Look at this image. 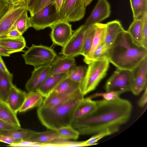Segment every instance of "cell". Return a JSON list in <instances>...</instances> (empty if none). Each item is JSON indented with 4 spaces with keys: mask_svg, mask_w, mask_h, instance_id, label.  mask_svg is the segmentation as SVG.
<instances>
[{
    "mask_svg": "<svg viewBox=\"0 0 147 147\" xmlns=\"http://www.w3.org/2000/svg\"><path fill=\"white\" fill-rule=\"evenodd\" d=\"M67 77V73L50 74L36 91L40 93L44 97H45L60 82Z\"/></svg>",
    "mask_w": 147,
    "mask_h": 147,
    "instance_id": "cell-17",
    "label": "cell"
},
{
    "mask_svg": "<svg viewBox=\"0 0 147 147\" xmlns=\"http://www.w3.org/2000/svg\"><path fill=\"white\" fill-rule=\"evenodd\" d=\"M109 50L103 41L94 50L90 58L85 63L88 64L92 61L103 58L109 59Z\"/></svg>",
    "mask_w": 147,
    "mask_h": 147,
    "instance_id": "cell-34",
    "label": "cell"
},
{
    "mask_svg": "<svg viewBox=\"0 0 147 147\" xmlns=\"http://www.w3.org/2000/svg\"><path fill=\"white\" fill-rule=\"evenodd\" d=\"M26 8L25 5L16 7L0 20V38L5 35L11 29L16 21Z\"/></svg>",
    "mask_w": 147,
    "mask_h": 147,
    "instance_id": "cell-14",
    "label": "cell"
},
{
    "mask_svg": "<svg viewBox=\"0 0 147 147\" xmlns=\"http://www.w3.org/2000/svg\"><path fill=\"white\" fill-rule=\"evenodd\" d=\"M15 52L12 50L7 49L0 45V56L3 57H9L10 55Z\"/></svg>",
    "mask_w": 147,
    "mask_h": 147,
    "instance_id": "cell-45",
    "label": "cell"
},
{
    "mask_svg": "<svg viewBox=\"0 0 147 147\" xmlns=\"http://www.w3.org/2000/svg\"><path fill=\"white\" fill-rule=\"evenodd\" d=\"M22 35L17 29H11L8 33L3 37L8 38H17Z\"/></svg>",
    "mask_w": 147,
    "mask_h": 147,
    "instance_id": "cell-44",
    "label": "cell"
},
{
    "mask_svg": "<svg viewBox=\"0 0 147 147\" xmlns=\"http://www.w3.org/2000/svg\"><path fill=\"white\" fill-rule=\"evenodd\" d=\"M13 75L0 70V98L6 102L12 85Z\"/></svg>",
    "mask_w": 147,
    "mask_h": 147,
    "instance_id": "cell-25",
    "label": "cell"
},
{
    "mask_svg": "<svg viewBox=\"0 0 147 147\" xmlns=\"http://www.w3.org/2000/svg\"><path fill=\"white\" fill-rule=\"evenodd\" d=\"M86 7L84 0H63L59 13L62 20L78 21L84 18Z\"/></svg>",
    "mask_w": 147,
    "mask_h": 147,
    "instance_id": "cell-7",
    "label": "cell"
},
{
    "mask_svg": "<svg viewBox=\"0 0 147 147\" xmlns=\"http://www.w3.org/2000/svg\"><path fill=\"white\" fill-rule=\"evenodd\" d=\"M58 139L66 140L57 130L50 129V130L42 132L35 131L28 140L26 141L36 142L44 144Z\"/></svg>",
    "mask_w": 147,
    "mask_h": 147,
    "instance_id": "cell-23",
    "label": "cell"
},
{
    "mask_svg": "<svg viewBox=\"0 0 147 147\" xmlns=\"http://www.w3.org/2000/svg\"><path fill=\"white\" fill-rule=\"evenodd\" d=\"M14 1H19L24 3L26 5L27 0H13Z\"/></svg>",
    "mask_w": 147,
    "mask_h": 147,
    "instance_id": "cell-50",
    "label": "cell"
},
{
    "mask_svg": "<svg viewBox=\"0 0 147 147\" xmlns=\"http://www.w3.org/2000/svg\"><path fill=\"white\" fill-rule=\"evenodd\" d=\"M122 94L118 92H106L103 93H97L91 95L89 97L92 99L97 97H102L104 100L110 101L114 100L119 97Z\"/></svg>",
    "mask_w": 147,
    "mask_h": 147,
    "instance_id": "cell-38",
    "label": "cell"
},
{
    "mask_svg": "<svg viewBox=\"0 0 147 147\" xmlns=\"http://www.w3.org/2000/svg\"><path fill=\"white\" fill-rule=\"evenodd\" d=\"M108 58L95 60L89 64L84 80L80 88L84 96L94 90L106 76L109 65Z\"/></svg>",
    "mask_w": 147,
    "mask_h": 147,
    "instance_id": "cell-4",
    "label": "cell"
},
{
    "mask_svg": "<svg viewBox=\"0 0 147 147\" xmlns=\"http://www.w3.org/2000/svg\"><path fill=\"white\" fill-rule=\"evenodd\" d=\"M131 80L130 71L117 68L106 83V92H118L123 94L131 91Z\"/></svg>",
    "mask_w": 147,
    "mask_h": 147,
    "instance_id": "cell-8",
    "label": "cell"
},
{
    "mask_svg": "<svg viewBox=\"0 0 147 147\" xmlns=\"http://www.w3.org/2000/svg\"><path fill=\"white\" fill-rule=\"evenodd\" d=\"M0 119L7 123L21 127L17 113L5 101L0 100Z\"/></svg>",
    "mask_w": 147,
    "mask_h": 147,
    "instance_id": "cell-24",
    "label": "cell"
},
{
    "mask_svg": "<svg viewBox=\"0 0 147 147\" xmlns=\"http://www.w3.org/2000/svg\"><path fill=\"white\" fill-rule=\"evenodd\" d=\"M26 45V40L22 35L17 38H0V45L15 53L22 51Z\"/></svg>",
    "mask_w": 147,
    "mask_h": 147,
    "instance_id": "cell-26",
    "label": "cell"
},
{
    "mask_svg": "<svg viewBox=\"0 0 147 147\" xmlns=\"http://www.w3.org/2000/svg\"><path fill=\"white\" fill-rule=\"evenodd\" d=\"M22 56L25 64L33 66L34 69L51 65L57 56L51 48L34 44L22 54Z\"/></svg>",
    "mask_w": 147,
    "mask_h": 147,
    "instance_id": "cell-5",
    "label": "cell"
},
{
    "mask_svg": "<svg viewBox=\"0 0 147 147\" xmlns=\"http://www.w3.org/2000/svg\"><path fill=\"white\" fill-rule=\"evenodd\" d=\"M87 70V68L85 66L75 65L67 73V77L81 85L85 78Z\"/></svg>",
    "mask_w": 147,
    "mask_h": 147,
    "instance_id": "cell-33",
    "label": "cell"
},
{
    "mask_svg": "<svg viewBox=\"0 0 147 147\" xmlns=\"http://www.w3.org/2000/svg\"><path fill=\"white\" fill-rule=\"evenodd\" d=\"M111 13V7L107 0H98L97 2L84 24L88 26L100 22L109 17Z\"/></svg>",
    "mask_w": 147,
    "mask_h": 147,
    "instance_id": "cell-12",
    "label": "cell"
},
{
    "mask_svg": "<svg viewBox=\"0 0 147 147\" xmlns=\"http://www.w3.org/2000/svg\"><path fill=\"white\" fill-rule=\"evenodd\" d=\"M147 57V49L135 44L124 30L117 35L109 50V59L117 68L130 71Z\"/></svg>",
    "mask_w": 147,
    "mask_h": 147,
    "instance_id": "cell-2",
    "label": "cell"
},
{
    "mask_svg": "<svg viewBox=\"0 0 147 147\" xmlns=\"http://www.w3.org/2000/svg\"><path fill=\"white\" fill-rule=\"evenodd\" d=\"M86 27V26L83 25L73 32L67 42L63 47L60 53L61 55L74 57L81 54Z\"/></svg>",
    "mask_w": 147,
    "mask_h": 147,
    "instance_id": "cell-10",
    "label": "cell"
},
{
    "mask_svg": "<svg viewBox=\"0 0 147 147\" xmlns=\"http://www.w3.org/2000/svg\"><path fill=\"white\" fill-rule=\"evenodd\" d=\"M147 102V87L144 90L143 94L139 100L138 105L140 107H144L146 105Z\"/></svg>",
    "mask_w": 147,
    "mask_h": 147,
    "instance_id": "cell-43",
    "label": "cell"
},
{
    "mask_svg": "<svg viewBox=\"0 0 147 147\" xmlns=\"http://www.w3.org/2000/svg\"><path fill=\"white\" fill-rule=\"evenodd\" d=\"M134 20L140 19L147 13V0H129Z\"/></svg>",
    "mask_w": 147,
    "mask_h": 147,
    "instance_id": "cell-31",
    "label": "cell"
},
{
    "mask_svg": "<svg viewBox=\"0 0 147 147\" xmlns=\"http://www.w3.org/2000/svg\"><path fill=\"white\" fill-rule=\"evenodd\" d=\"M93 111L83 117L74 119L71 126L80 135H93L111 128H120L129 120L132 106L128 100L119 97L112 100H96Z\"/></svg>",
    "mask_w": 147,
    "mask_h": 147,
    "instance_id": "cell-1",
    "label": "cell"
},
{
    "mask_svg": "<svg viewBox=\"0 0 147 147\" xmlns=\"http://www.w3.org/2000/svg\"><path fill=\"white\" fill-rule=\"evenodd\" d=\"M51 69V65L34 69L25 85L26 90L28 92L36 91L50 75Z\"/></svg>",
    "mask_w": 147,
    "mask_h": 147,
    "instance_id": "cell-13",
    "label": "cell"
},
{
    "mask_svg": "<svg viewBox=\"0 0 147 147\" xmlns=\"http://www.w3.org/2000/svg\"><path fill=\"white\" fill-rule=\"evenodd\" d=\"M28 11L26 8L16 21L11 29H16L23 34L31 27L30 17L28 16Z\"/></svg>",
    "mask_w": 147,
    "mask_h": 147,
    "instance_id": "cell-32",
    "label": "cell"
},
{
    "mask_svg": "<svg viewBox=\"0 0 147 147\" xmlns=\"http://www.w3.org/2000/svg\"><path fill=\"white\" fill-rule=\"evenodd\" d=\"M127 31L135 44L144 47L143 45L142 22L141 19L134 20Z\"/></svg>",
    "mask_w": 147,
    "mask_h": 147,
    "instance_id": "cell-27",
    "label": "cell"
},
{
    "mask_svg": "<svg viewBox=\"0 0 147 147\" xmlns=\"http://www.w3.org/2000/svg\"><path fill=\"white\" fill-rule=\"evenodd\" d=\"M26 93L13 84L10 90L6 102L17 113L24 100Z\"/></svg>",
    "mask_w": 147,
    "mask_h": 147,
    "instance_id": "cell-18",
    "label": "cell"
},
{
    "mask_svg": "<svg viewBox=\"0 0 147 147\" xmlns=\"http://www.w3.org/2000/svg\"><path fill=\"white\" fill-rule=\"evenodd\" d=\"M129 71L131 80V91L137 96L147 87V57Z\"/></svg>",
    "mask_w": 147,
    "mask_h": 147,
    "instance_id": "cell-9",
    "label": "cell"
},
{
    "mask_svg": "<svg viewBox=\"0 0 147 147\" xmlns=\"http://www.w3.org/2000/svg\"><path fill=\"white\" fill-rule=\"evenodd\" d=\"M84 95L80 94L68 101L55 106L38 108L37 113L42 124L48 129L57 130L71 125L76 109Z\"/></svg>",
    "mask_w": 147,
    "mask_h": 147,
    "instance_id": "cell-3",
    "label": "cell"
},
{
    "mask_svg": "<svg viewBox=\"0 0 147 147\" xmlns=\"http://www.w3.org/2000/svg\"><path fill=\"white\" fill-rule=\"evenodd\" d=\"M22 128L5 122L0 119V134L11 131L18 130Z\"/></svg>",
    "mask_w": 147,
    "mask_h": 147,
    "instance_id": "cell-39",
    "label": "cell"
},
{
    "mask_svg": "<svg viewBox=\"0 0 147 147\" xmlns=\"http://www.w3.org/2000/svg\"><path fill=\"white\" fill-rule=\"evenodd\" d=\"M81 86L80 84L67 77L60 82L50 93L57 95H66L80 88Z\"/></svg>",
    "mask_w": 147,
    "mask_h": 147,
    "instance_id": "cell-20",
    "label": "cell"
},
{
    "mask_svg": "<svg viewBox=\"0 0 147 147\" xmlns=\"http://www.w3.org/2000/svg\"><path fill=\"white\" fill-rule=\"evenodd\" d=\"M63 0H53V2L57 11L59 12Z\"/></svg>",
    "mask_w": 147,
    "mask_h": 147,
    "instance_id": "cell-47",
    "label": "cell"
},
{
    "mask_svg": "<svg viewBox=\"0 0 147 147\" xmlns=\"http://www.w3.org/2000/svg\"><path fill=\"white\" fill-rule=\"evenodd\" d=\"M119 127H114L107 129L94 134L88 140L81 141L82 146L96 145L99 140L102 138L117 132Z\"/></svg>",
    "mask_w": 147,
    "mask_h": 147,
    "instance_id": "cell-30",
    "label": "cell"
},
{
    "mask_svg": "<svg viewBox=\"0 0 147 147\" xmlns=\"http://www.w3.org/2000/svg\"><path fill=\"white\" fill-rule=\"evenodd\" d=\"M75 65L74 57L64 55L57 56L51 64L50 74L67 73Z\"/></svg>",
    "mask_w": 147,
    "mask_h": 147,
    "instance_id": "cell-15",
    "label": "cell"
},
{
    "mask_svg": "<svg viewBox=\"0 0 147 147\" xmlns=\"http://www.w3.org/2000/svg\"><path fill=\"white\" fill-rule=\"evenodd\" d=\"M35 132L30 129L22 128L19 130L9 131L0 135L19 139L22 141H26Z\"/></svg>",
    "mask_w": 147,
    "mask_h": 147,
    "instance_id": "cell-35",
    "label": "cell"
},
{
    "mask_svg": "<svg viewBox=\"0 0 147 147\" xmlns=\"http://www.w3.org/2000/svg\"><path fill=\"white\" fill-rule=\"evenodd\" d=\"M105 24L104 41L105 47L109 50L118 34L124 29L118 20L112 21Z\"/></svg>",
    "mask_w": 147,
    "mask_h": 147,
    "instance_id": "cell-16",
    "label": "cell"
},
{
    "mask_svg": "<svg viewBox=\"0 0 147 147\" xmlns=\"http://www.w3.org/2000/svg\"><path fill=\"white\" fill-rule=\"evenodd\" d=\"M44 97L39 92L35 91L26 93L24 102L18 111L24 112L35 107H39L42 104Z\"/></svg>",
    "mask_w": 147,
    "mask_h": 147,
    "instance_id": "cell-21",
    "label": "cell"
},
{
    "mask_svg": "<svg viewBox=\"0 0 147 147\" xmlns=\"http://www.w3.org/2000/svg\"><path fill=\"white\" fill-rule=\"evenodd\" d=\"M51 39L53 44L63 47L71 36L73 31L69 22L61 20L50 27Z\"/></svg>",
    "mask_w": 147,
    "mask_h": 147,
    "instance_id": "cell-11",
    "label": "cell"
},
{
    "mask_svg": "<svg viewBox=\"0 0 147 147\" xmlns=\"http://www.w3.org/2000/svg\"><path fill=\"white\" fill-rule=\"evenodd\" d=\"M140 19L142 22L143 45L145 48L147 49V13Z\"/></svg>",
    "mask_w": 147,
    "mask_h": 147,
    "instance_id": "cell-40",
    "label": "cell"
},
{
    "mask_svg": "<svg viewBox=\"0 0 147 147\" xmlns=\"http://www.w3.org/2000/svg\"><path fill=\"white\" fill-rule=\"evenodd\" d=\"M68 140H56L47 144L43 146H81V142L69 141Z\"/></svg>",
    "mask_w": 147,
    "mask_h": 147,
    "instance_id": "cell-37",
    "label": "cell"
},
{
    "mask_svg": "<svg viewBox=\"0 0 147 147\" xmlns=\"http://www.w3.org/2000/svg\"><path fill=\"white\" fill-rule=\"evenodd\" d=\"M57 131L66 140H76L80 135L79 132L71 125L61 127Z\"/></svg>",
    "mask_w": 147,
    "mask_h": 147,
    "instance_id": "cell-36",
    "label": "cell"
},
{
    "mask_svg": "<svg viewBox=\"0 0 147 147\" xmlns=\"http://www.w3.org/2000/svg\"><path fill=\"white\" fill-rule=\"evenodd\" d=\"M96 105V100H93L89 97H84L80 100L76 109L74 119L80 118L88 115L94 110Z\"/></svg>",
    "mask_w": 147,
    "mask_h": 147,
    "instance_id": "cell-22",
    "label": "cell"
},
{
    "mask_svg": "<svg viewBox=\"0 0 147 147\" xmlns=\"http://www.w3.org/2000/svg\"><path fill=\"white\" fill-rule=\"evenodd\" d=\"M53 1L30 16L31 27L36 30H39L50 27L57 22L62 20L59 12H57L56 10Z\"/></svg>",
    "mask_w": 147,
    "mask_h": 147,
    "instance_id": "cell-6",
    "label": "cell"
},
{
    "mask_svg": "<svg viewBox=\"0 0 147 147\" xmlns=\"http://www.w3.org/2000/svg\"><path fill=\"white\" fill-rule=\"evenodd\" d=\"M38 0H27L26 8L30 13L32 11L33 8Z\"/></svg>",
    "mask_w": 147,
    "mask_h": 147,
    "instance_id": "cell-46",
    "label": "cell"
},
{
    "mask_svg": "<svg viewBox=\"0 0 147 147\" xmlns=\"http://www.w3.org/2000/svg\"><path fill=\"white\" fill-rule=\"evenodd\" d=\"M0 100H1V98H0Z\"/></svg>",
    "mask_w": 147,
    "mask_h": 147,
    "instance_id": "cell-51",
    "label": "cell"
},
{
    "mask_svg": "<svg viewBox=\"0 0 147 147\" xmlns=\"http://www.w3.org/2000/svg\"><path fill=\"white\" fill-rule=\"evenodd\" d=\"M53 0H38L34 6L30 13V16L34 15L48 5Z\"/></svg>",
    "mask_w": 147,
    "mask_h": 147,
    "instance_id": "cell-41",
    "label": "cell"
},
{
    "mask_svg": "<svg viewBox=\"0 0 147 147\" xmlns=\"http://www.w3.org/2000/svg\"><path fill=\"white\" fill-rule=\"evenodd\" d=\"M81 94L82 93L80 88L66 95H57L50 93L45 97L41 106L46 107H53L65 102Z\"/></svg>",
    "mask_w": 147,
    "mask_h": 147,
    "instance_id": "cell-19",
    "label": "cell"
},
{
    "mask_svg": "<svg viewBox=\"0 0 147 147\" xmlns=\"http://www.w3.org/2000/svg\"><path fill=\"white\" fill-rule=\"evenodd\" d=\"M96 28L92 46L90 52L87 57H84L85 62L90 57L95 49L104 41L105 24L100 23L96 24Z\"/></svg>",
    "mask_w": 147,
    "mask_h": 147,
    "instance_id": "cell-29",
    "label": "cell"
},
{
    "mask_svg": "<svg viewBox=\"0 0 147 147\" xmlns=\"http://www.w3.org/2000/svg\"><path fill=\"white\" fill-rule=\"evenodd\" d=\"M96 28V24L86 26L81 55L86 57L88 55L92 46Z\"/></svg>",
    "mask_w": 147,
    "mask_h": 147,
    "instance_id": "cell-28",
    "label": "cell"
},
{
    "mask_svg": "<svg viewBox=\"0 0 147 147\" xmlns=\"http://www.w3.org/2000/svg\"><path fill=\"white\" fill-rule=\"evenodd\" d=\"M22 141L19 139H16L12 137L0 135V142L11 144L21 142Z\"/></svg>",
    "mask_w": 147,
    "mask_h": 147,
    "instance_id": "cell-42",
    "label": "cell"
},
{
    "mask_svg": "<svg viewBox=\"0 0 147 147\" xmlns=\"http://www.w3.org/2000/svg\"><path fill=\"white\" fill-rule=\"evenodd\" d=\"M0 70L4 72H9L1 56H0Z\"/></svg>",
    "mask_w": 147,
    "mask_h": 147,
    "instance_id": "cell-48",
    "label": "cell"
},
{
    "mask_svg": "<svg viewBox=\"0 0 147 147\" xmlns=\"http://www.w3.org/2000/svg\"><path fill=\"white\" fill-rule=\"evenodd\" d=\"M93 0H84L85 6L86 7L91 3Z\"/></svg>",
    "mask_w": 147,
    "mask_h": 147,
    "instance_id": "cell-49",
    "label": "cell"
}]
</instances>
